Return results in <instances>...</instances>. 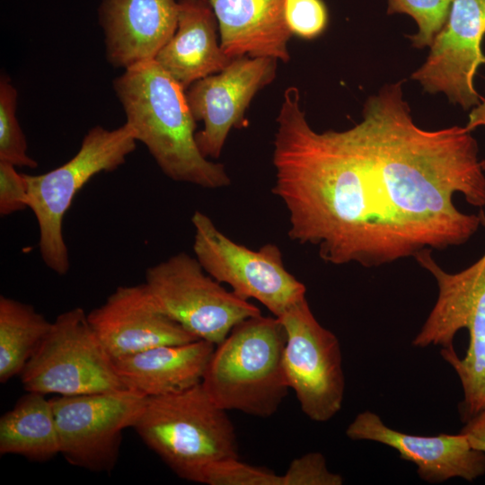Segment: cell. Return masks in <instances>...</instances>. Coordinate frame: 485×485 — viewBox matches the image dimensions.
<instances>
[{"mask_svg": "<svg viewBox=\"0 0 485 485\" xmlns=\"http://www.w3.org/2000/svg\"><path fill=\"white\" fill-rule=\"evenodd\" d=\"M402 83L385 84L344 131L316 132L295 86L277 117L272 192L285 204L288 236L325 262L377 267L469 241L485 207V175L466 127L425 130L412 119Z\"/></svg>", "mask_w": 485, "mask_h": 485, "instance_id": "6da1fadb", "label": "cell"}, {"mask_svg": "<svg viewBox=\"0 0 485 485\" xmlns=\"http://www.w3.org/2000/svg\"><path fill=\"white\" fill-rule=\"evenodd\" d=\"M113 89L137 141L167 177L207 189L230 185L225 166L204 157L197 146L186 90L155 60L125 69Z\"/></svg>", "mask_w": 485, "mask_h": 485, "instance_id": "7a4b0ae2", "label": "cell"}, {"mask_svg": "<svg viewBox=\"0 0 485 485\" xmlns=\"http://www.w3.org/2000/svg\"><path fill=\"white\" fill-rule=\"evenodd\" d=\"M485 227V211L479 213ZM435 278L437 298L412 346L441 347V356L456 373L463 392V421L485 410V252L466 269L450 273L432 256L414 258Z\"/></svg>", "mask_w": 485, "mask_h": 485, "instance_id": "3957f363", "label": "cell"}, {"mask_svg": "<svg viewBox=\"0 0 485 485\" xmlns=\"http://www.w3.org/2000/svg\"><path fill=\"white\" fill-rule=\"evenodd\" d=\"M286 332L276 316L260 314L236 324L216 345L202 386L225 410L269 418L289 386L284 368Z\"/></svg>", "mask_w": 485, "mask_h": 485, "instance_id": "277c9868", "label": "cell"}, {"mask_svg": "<svg viewBox=\"0 0 485 485\" xmlns=\"http://www.w3.org/2000/svg\"><path fill=\"white\" fill-rule=\"evenodd\" d=\"M226 412L200 384L146 397L132 428L175 474L200 483L209 463L239 457L235 429Z\"/></svg>", "mask_w": 485, "mask_h": 485, "instance_id": "5b68a950", "label": "cell"}, {"mask_svg": "<svg viewBox=\"0 0 485 485\" xmlns=\"http://www.w3.org/2000/svg\"><path fill=\"white\" fill-rule=\"evenodd\" d=\"M136 146L134 132L126 122L112 130L94 126L69 161L43 174H24L29 208L39 226L40 253L52 271L65 275L70 268L63 221L76 194L96 174L122 165Z\"/></svg>", "mask_w": 485, "mask_h": 485, "instance_id": "8992f818", "label": "cell"}, {"mask_svg": "<svg viewBox=\"0 0 485 485\" xmlns=\"http://www.w3.org/2000/svg\"><path fill=\"white\" fill-rule=\"evenodd\" d=\"M21 381L27 392L57 396L124 388L81 307L56 318L25 365Z\"/></svg>", "mask_w": 485, "mask_h": 485, "instance_id": "52a82bcc", "label": "cell"}, {"mask_svg": "<svg viewBox=\"0 0 485 485\" xmlns=\"http://www.w3.org/2000/svg\"><path fill=\"white\" fill-rule=\"evenodd\" d=\"M145 285L160 308L198 340L222 342L243 320L260 314L248 300L209 276L186 252L148 268Z\"/></svg>", "mask_w": 485, "mask_h": 485, "instance_id": "ba28073f", "label": "cell"}, {"mask_svg": "<svg viewBox=\"0 0 485 485\" xmlns=\"http://www.w3.org/2000/svg\"><path fill=\"white\" fill-rule=\"evenodd\" d=\"M191 223L196 259L209 276L227 284L239 297L257 300L276 317L305 297V286L285 268L276 244L249 249L225 235L200 211L193 214Z\"/></svg>", "mask_w": 485, "mask_h": 485, "instance_id": "9c48e42d", "label": "cell"}, {"mask_svg": "<svg viewBox=\"0 0 485 485\" xmlns=\"http://www.w3.org/2000/svg\"><path fill=\"white\" fill-rule=\"evenodd\" d=\"M277 318L286 332L283 361L289 388L310 419L330 420L340 410L345 393L338 338L316 320L306 297Z\"/></svg>", "mask_w": 485, "mask_h": 485, "instance_id": "30bf717a", "label": "cell"}, {"mask_svg": "<svg viewBox=\"0 0 485 485\" xmlns=\"http://www.w3.org/2000/svg\"><path fill=\"white\" fill-rule=\"evenodd\" d=\"M146 398L123 388L50 399L60 454L72 465L110 472L119 458L123 430L133 427Z\"/></svg>", "mask_w": 485, "mask_h": 485, "instance_id": "8fae6325", "label": "cell"}, {"mask_svg": "<svg viewBox=\"0 0 485 485\" xmlns=\"http://www.w3.org/2000/svg\"><path fill=\"white\" fill-rule=\"evenodd\" d=\"M485 0H454L448 18L434 38L426 62L411 75L426 92L444 93L463 110L477 106L481 99L474 77L485 64Z\"/></svg>", "mask_w": 485, "mask_h": 485, "instance_id": "7c38bea8", "label": "cell"}, {"mask_svg": "<svg viewBox=\"0 0 485 485\" xmlns=\"http://www.w3.org/2000/svg\"><path fill=\"white\" fill-rule=\"evenodd\" d=\"M278 60L242 56L220 72L190 85L186 97L195 120L203 128L195 134L197 146L206 158L220 156L233 128H242L244 113L254 95L270 84L277 75Z\"/></svg>", "mask_w": 485, "mask_h": 485, "instance_id": "4fadbf2b", "label": "cell"}, {"mask_svg": "<svg viewBox=\"0 0 485 485\" xmlns=\"http://www.w3.org/2000/svg\"><path fill=\"white\" fill-rule=\"evenodd\" d=\"M87 317L112 360L198 340L160 308L145 283L118 287Z\"/></svg>", "mask_w": 485, "mask_h": 485, "instance_id": "5bb4252c", "label": "cell"}, {"mask_svg": "<svg viewBox=\"0 0 485 485\" xmlns=\"http://www.w3.org/2000/svg\"><path fill=\"white\" fill-rule=\"evenodd\" d=\"M351 440H366L396 450L402 460L417 466L426 482L436 484L452 478L473 481L485 474V453L472 448L462 433L417 436L386 426L373 411L358 413L346 429Z\"/></svg>", "mask_w": 485, "mask_h": 485, "instance_id": "9a60e30c", "label": "cell"}, {"mask_svg": "<svg viewBox=\"0 0 485 485\" xmlns=\"http://www.w3.org/2000/svg\"><path fill=\"white\" fill-rule=\"evenodd\" d=\"M99 20L107 60L128 69L154 60L173 35L178 0H102Z\"/></svg>", "mask_w": 485, "mask_h": 485, "instance_id": "2e32d148", "label": "cell"}, {"mask_svg": "<svg viewBox=\"0 0 485 485\" xmlns=\"http://www.w3.org/2000/svg\"><path fill=\"white\" fill-rule=\"evenodd\" d=\"M218 23L220 46L234 59L272 57L288 62L292 33L285 0H209Z\"/></svg>", "mask_w": 485, "mask_h": 485, "instance_id": "e0dca14e", "label": "cell"}, {"mask_svg": "<svg viewBox=\"0 0 485 485\" xmlns=\"http://www.w3.org/2000/svg\"><path fill=\"white\" fill-rule=\"evenodd\" d=\"M215 348L197 340L152 348L113 363L125 389L145 397L161 396L200 384Z\"/></svg>", "mask_w": 485, "mask_h": 485, "instance_id": "ac0fdd59", "label": "cell"}, {"mask_svg": "<svg viewBox=\"0 0 485 485\" xmlns=\"http://www.w3.org/2000/svg\"><path fill=\"white\" fill-rule=\"evenodd\" d=\"M217 30L209 0H178L177 28L154 60L187 90L232 61L221 48Z\"/></svg>", "mask_w": 485, "mask_h": 485, "instance_id": "d6986e66", "label": "cell"}, {"mask_svg": "<svg viewBox=\"0 0 485 485\" xmlns=\"http://www.w3.org/2000/svg\"><path fill=\"white\" fill-rule=\"evenodd\" d=\"M0 454L46 462L60 454L59 437L50 400L28 392L0 419Z\"/></svg>", "mask_w": 485, "mask_h": 485, "instance_id": "ffe728a7", "label": "cell"}, {"mask_svg": "<svg viewBox=\"0 0 485 485\" xmlns=\"http://www.w3.org/2000/svg\"><path fill=\"white\" fill-rule=\"evenodd\" d=\"M52 322L33 306L0 296V382L21 375Z\"/></svg>", "mask_w": 485, "mask_h": 485, "instance_id": "44dd1931", "label": "cell"}, {"mask_svg": "<svg viewBox=\"0 0 485 485\" xmlns=\"http://www.w3.org/2000/svg\"><path fill=\"white\" fill-rule=\"evenodd\" d=\"M18 93L6 75L0 78V161L16 167L36 168L29 156L26 137L16 118Z\"/></svg>", "mask_w": 485, "mask_h": 485, "instance_id": "7402d4cb", "label": "cell"}, {"mask_svg": "<svg viewBox=\"0 0 485 485\" xmlns=\"http://www.w3.org/2000/svg\"><path fill=\"white\" fill-rule=\"evenodd\" d=\"M454 0H388L387 13H406L419 26L418 33L410 35L412 46H430L448 18Z\"/></svg>", "mask_w": 485, "mask_h": 485, "instance_id": "603a6c76", "label": "cell"}, {"mask_svg": "<svg viewBox=\"0 0 485 485\" xmlns=\"http://www.w3.org/2000/svg\"><path fill=\"white\" fill-rule=\"evenodd\" d=\"M200 483L207 485H282L281 475L230 457L209 463Z\"/></svg>", "mask_w": 485, "mask_h": 485, "instance_id": "cb8c5ba5", "label": "cell"}, {"mask_svg": "<svg viewBox=\"0 0 485 485\" xmlns=\"http://www.w3.org/2000/svg\"><path fill=\"white\" fill-rule=\"evenodd\" d=\"M284 7L292 35L313 40L322 34L328 25V10L322 0H285Z\"/></svg>", "mask_w": 485, "mask_h": 485, "instance_id": "d4e9b609", "label": "cell"}, {"mask_svg": "<svg viewBox=\"0 0 485 485\" xmlns=\"http://www.w3.org/2000/svg\"><path fill=\"white\" fill-rule=\"evenodd\" d=\"M281 482L282 485H341L344 480L328 469L322 454L311 452L290 463L281 475Z\"/></svg>", "mask_w": 485, "mask_h": 485, "instance_id": "484cf974", "label": "cell"}, {"mask_svg": "<svg viewBox=\"0 0 485 485\" xmlns=\"http://www.w3.org/2000/svg\"><path fill=\"white\" fill-rule=\"evenodd\" d=\"M16 166L0 161V215L3 216L29 207L27 182Z\"/></svg>", "mask_w": 485, "mask_h": 485, "instance_id": "4316f807", "label": "cell"}, {"mask_svg": "<svg viewBox=\"0 0 485 485\" xmlns=\"http://www.w3.org/2000/svg\"><path fill=\"white\" fill-rule=\"evenodd\" d=\"M464 423L459 432L465 436L472 448L485 453V410L473 415Z\"/></svg>", "mask_w": 485, "mask_h": 485, "instance_id": "83f0119b", "label": "cell"}, {"mask_svg": "<svg viewBox=\"0 0 485 485\" xmlns=\"http://www.w3.org/2000/svg\"><path fill=\"white\" fill-rule=\"evenodd\" d=\"M480 126H485V98H482L481 102L469 114L466 128L472 131ZM481 166L485 171V159L481 161Z\"/></svg>", "mask_w": 485, "mask_h": 485, "instance_id": "f1b7e54d", "label": "cell"}]
</instances>
